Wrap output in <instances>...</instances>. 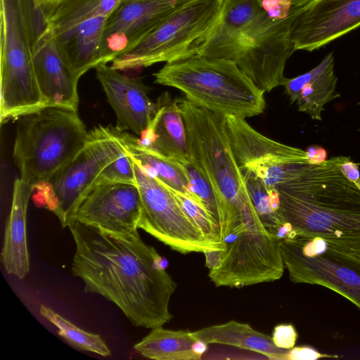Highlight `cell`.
<instances>
[{
    "mask_svg": "<svg viewBox=\"0 0 360 360\" xmlns=\"http://www.w3.org/2000/svg\"><path fill=\"white\" fill-rule=\"evenodd\" d=\"M96 78L114 110L115 128L130 131L140 137L149 127L158 104L148 96V87L141 78H131L121 74L107 64L95 68Z\"/></svg>",
    "mask_w": 360,
    "mask_h": 360,
    "instance_id": "cell-19",
    "label": "cell"
},
{
    "mask_svg": "<svg viewBox=\"0 0 360 360\" xmlns=\"http://www.w3.org/2000/svg\"><path fill=\"white\" fill-rule=\"evenodd\" d=\"M0 122L44 107L31 51L27 0H0Z\"/></svg>",
    "mask_w": 360,
    "mask_h": 360,
    "instance_id": "cell-7",
    "label": "cell"
},
{
    "mask_svg": "<svg viewBox=\"0 0 360 360\" xmlns=\"http://www.w3.org/2000/svg\"><path fill=\"white\" fill-rule=\"evenodd\" d=\"M207 343L198 339L193 332L172 330L159 326L150 332L134 349L142 356L155 360H199L207 349Z\"/></svg>",
    "mask_w": 360,
    "mask_h": 360,
    "instance_id": "cell-25",
    "label": "cell"
},
{
    "mask_svg": "<svg viewBox=\"0 0 360 360\" xmlns=\"http://www.w3.org/2000/svg\"><path fill=\"white\" fill-rule=\"evenodd\" d=\"M191 0H122L102 35L99 65L129 51Z\"/></svg>",
    "mask_w": 360,
    "mask_h": 360,
    "instance_id": "cell-16",
    "label": "cell"
},
{
    "mask_svg": "<svg viewBox=\"0 0 360 360\" xmlns=\"http://www.w3.org/2000/svg\"><path fill=\"white\" fill-rule=\"evenodd\" d=\"M242 174L253 207L264 229L281 239L285 238L288 231L280 214L278 191L268 188L252 172H243Z\"/></svg>",
    "mask_w": 360,
    "mask_h": 360,
    "instance_id": "cell-27",
    "label": "cell"
},
{
    "mask_svg": "<svg viewBox=\"0 0 360 360\" xmlns=\"http://www.w3.org/2000/svg\"><path fill=\"white\" fill-rule=\"evenodd\" d=\"M55 1H56V0H53L52 2Z\"/></svg>",
    "mask_w": 360,
    "mask_h": 360,
    "instance_id": "cell-39",
    "label": "cell"
},
{
    "mask_svg": "<svg viewBox=\"0 0 360 360\" xmlns=\"http://www.w3.org/2000/svg\"><path fill=\"white\" fill-rule=\"evenodd\" d=\"M153 76L155 83L176 88L192 103L224 117L245 119L265 108L264 92L230 60L195 56L167 63Z\"/></svg>",
    "mask_w": 360,
    "mask_h": 360,
    "instance_id": "cell-4",
    "label": "cell"
},
{
    "mask_svg": "<svg viewBox=\"0 0 360 360\" xmlns=\"http://www.w3.org/2000/svg\"><path fill=\"white\" fill-rule=\"evenodd\" d=\"M176 100L185 124L190 162L210 183L217 198L220 238L245 225L262 226L233 155L224 116L186 97Z\"/></svg>",
    "mask_w": 360,
    "mask_h": 360,
    "instance_id": "cell-3",
    "label": "cell"
},
{
    "mask_svg": "<svg viewBox=\"0 0 360 360\" xmlns=\"http://www.w3.org/2000/svg\"><path fill=\"white\" fill-rule=\"evenodd\" d=\"M307 151L309 164H318L326 160V151L318 146L309 147Z\"/></svg>",
    "mask_w": 360,
    "mask_h": 360,
    "instance_id": "cell-35",
    "label": "cell"
},
{
    "mask_svg": "<svg viewBox=\"0 0 360 360\" xmlns=\"http://www.w3.org/2000/svg\"><path fill=\"white\" fill-rule=\"evenodd\" d=\"M321 358H338V356L320 353L309 346L293 347L288 349L287 354V360H315Z\"/></svg>",
    "mask_w": 360,
    "mask_h": 360,
    "instance_id": "cell-33",
    "label": "cell"
},
{
    "mask_svg": "<svg viewBox=\"0 0 360 360\" xmlns=\"http://www.w3.org/2000/svg\"><path fill=\"white\" fill-rule=\"evenodd\" d=\"M298 8L284 16L263 8L241 39L233 62L264 93L288 80L284 69L295 51L291 28Z\"/></svg>",
    "mask_w": 360,
    "mask_h": 360,
    "instance_id": "cell-12",
    "label": "cell"
},
{
    "mask_svg": "<svg viewBox=\"0 0 360 360\" xmlns=\"http://www.w3.org/2000/svg\"><path fill=\"white\" fill-rule=\"evenodd\" d=\"M338 78L334 72L333 52L328 53L315 68L283 85L291 103H296L298 110L311 119L321 120L325 104L340 96L336 91Z\"/></svg>",
    "mask_w": 360,
    "mask_h": 360,
    "instance_id": "cell-22",
    "label": "cell"
},
{
    "mask_svg": "<svg viewBox=\"0 0 360 360\" xmlns=\"http://www.w3.org/2000/svg\"><path fill=\"white\" fill-rule=\"evenodd\" d=\"M103 183L136 185L133 160L123 148L119 156L102 170L95 182Z\"/></svg>",
    "mask_w": 360,
    "mask_h": 360,
    "instance_id": "cell-31",
    "label": "cell"
},
{
    "mask_svg": "<svg viewBox=\"0 0 360 360\" xmlns=\"http://www.w3.org/2000/svg\"><path fill=\"white\" fill-rule=\"evenodd\" d=\"M53 0H37V2L40 5H44L52 2Z\"/></svg>",
    "mask_w": 360,
    "mask_h": 360,
    "instance_id": "cell-37",
    "label": "cell"
},
{
    "mask_svg": "<svg viewBox=\"0 0 360 360\" xmlns=\"http://www.w3.org/2000/svg\"><path fill=\"white\" fill-rule=\"evenodd\" d=\"M227 134L241 171L254 174L269 189L277 190L293 176L297 167L309 164L306 150L270 139L245 119L224 116Z\"/></svg>",
    "mask_w": 360,
    "mask_h": 360,
    "instance_id": "cell-14",
    "label": "cell"
},
{
    "mask_svg": "<svg viewBox=\"0 0 360 360\" xmlns=\"http://www.w3.org/2000/svg\"><path fill=\"white\" fill-rule=\"evenodd\" d=\"M193 333L207 344L233 346L261 354L269 359L287 360L288 349L277 347L271 336L248 323L231 321L202 328Z\"/></svg>",
    "mask_w": 360,
    "mask_h": 360,
    "instance_id": "cell-26",
    "label": "cell"
},
{
    "mask_svg": "<svg viewBox=\"0 0 360 360\" xmlns=\"http://www.w3.org/2000/svg\"><path fill=\"white\" fill-rule=\"evenodd\" d=\"M16 120L13 157L20 178L32 187L70 161L89 136L77 110L72 108L46 106Z\"/></svg>",
    "mask_w": 360,
    "mask_h": 360,
    "instance_id": "cell-5",
    "label": "cell"
},
{
    "mask_svg": "<svg viewBox=\"0 0 360 360\" xmlns=\"http://www.w3.org/2000/svg\"><path fill=\"white\" fill-rule=\"evenodd\" d=\"M33 187L21 178L15 179L11 212L6 224L1 260L7 274L22 279L30 271L26 217Z\"/></svg>",
    "mask_w": 360,
    "mask_h": 360,
    "instance_id": "cell-21",
    "label": "cell"
},
{
    "mask_svg": "<svg viewBox=\"0 0 360 360\" xmlns=\"http://www.w3.org/2000/svg\"><path fill=\"white\" fill-rule=\"evenodd\" d=\"M190 183L191 189L196 200L209 213L219 226V210L213 188L207 179L191 162L183 165Z\"/></svg>",
    "mask_w": 360,
    "mask_h": 360,
    "instance_id": "cell-30",
    "label": "cell"
},
{
    "mask_svg": "<svg viewBox=\"0 0 360 360\" xmlns=\"http://www.w3.org/2000/svg\"><path fill=\"white\" fill-rule=\"evenodd\" d=\"M259 1H261V0H259ZM311 1V0H290V1L292 2V5L295 7H299V8L303 6L304 5L307 4V3H309Z\"/></svg>",
    "mask_w": 360,
    "mask_h": 360,
    "instance_id": "cell-36",
    "label": "cell"
},
{
    "mask_svg": "<svg viewBox=\"0 0 360 360\" xmlns=\"http://www.w3.org/2000/svg\"><path fill=\"white\" fill-rule=\"evenodd\" d=\"M122 150L105 127L93 128L84 146L70 161L48 180L33 187L35 204L52 212L63 228L68 227L79 202L100 173Z\"/></svg>",
    "mask_w": 360,
    "mask_h": 360,
    "instance_id": "cell-9",
    "label": "cell"
},
{
    "mask_svg": "<svg viewBox=\"0 0 360 360\" xmlns=\"http://www.w3.org/2000/svg\"><path fill=\"white\" fill-rule=\"evenodd\" d=\"M262 9L259 0H224L220 21L200 56L233 61L243 36Z\"/></svg>",
    "mask_w": 360,
    "mask_h": 360,
    "instance_id": "cell-23",
    "label": "cell"
},
{
    "mask_svg": "<svg viewBox=\"0 0 360 360\" xmlns=\"http://www.w3.org/2000/svg\"><path fill=\"white\" fill-rule=\"evenodd\" d=\"M39 313L57 328L60 336L75 347L102 356H111L109 347L99 335L81 329L45 305L40 307Z\"/></svg>",
    "mask_w": 360,
    "mask_h": 360,
    "instance_id": "cell-28",
    "label": "cell"
},
{
    "mask_svg": "<svg viewBox=\"0 0 360 360\" xmlns=\"http://www.w3.org/2000/svg\"><path fill=\"white\" fill-rule=\"evenodd\" d=\"M68 228L75 243L72 272L84 292L115 304L134 326L152 329L170 321L177 285L138 230L116 234L76 221Z\"/></svg>",
    "mask_w": 360,
    "mask_h": 360,
    "instance_id": "cell-1",
    "label": "cell"
},
{
    "mask_svg": "<svg viewBox=\"0 0 360 360\" xmlns=\"http://www.w3.org/2000/svg\"><path fill=\"white\" fill-rule=\"evenodd\" d=\"M133 162L141 200L138 229L181 254L224 249V244L214 243L204 236L165 184Z\"/></svg>",
    "mask_w": 360,
    "mask_h": 360,
    "instance_id": "cell-13",
    "label": "cell"
},
{
    "mask_svg": "<svg viewBox=\"0 0 360 360\" xmlns=\"http://www.w3.org/2000/svg\"><path fill=\"white\" fill-rule=\"evenodd\" d=\"M281 252L292 283L321 285L360 309V258L335 250L322 239L297 236L281 238Z\"/></svg>",
    "mask_w": 360,
    "mask_h": 360,
    "instance_id": "cell-11",
    "label": "cell"
},
{
    "mask_svg": "<svg viewBox=\"0 0 360 360\" xmlns=\"http://www.w3.org/2000/svg\"><path fill=\"white\" fill-rule=\"evenodd\" d=\"M349 158L300 165L276 190L286 237L318 238L335 250L360 258V188L340 168Z\"/></svg>",
    "mask_w": 360,
    "mask_h": 360,
    "instance_id": "cell-2",
    "label": "cell"
},
{
    "mask_svg": "<svg viewBox=\"0 0 360 360\" xmlns=\"http://www.w3.org/2000/svg\"><path fill=\"white\" fill-rule=\"evenodd\" d=\"M105 128L136 163L169 188L184 193L198 202L191 191L182 164L145 147L140 143L139 137L129 131H120L115 127L108 126Z\"/></svg>",
    "mask_w": 360,
    "mask_h": 360,
    "instance_id": "cell-24",
    "label": "cell"
},
{
    "mask_svg": "<svg viewBox=\"0 0 360 360\" xmlns=\"http://www.w3.org/2000/svg\"><path fill=\"white\" fill-rule=\"evenodd\" d=\"M354 184L360 188V179L357 182H356Z\"/></svg>",
    "mask_w": 360,
    "mask_h": 360,
    "instance_id": "cell-38",
    "label": "cell"
},
{
    "mask_svg": "<svg viewBox=\"0 0 360 360\" xmlns=\"http://www.w3.org/2000/svg\"><path fill=\"white\" fill-rule=\"evenodd\" d=\"M340 170L345 176L349 181L356 183L360 179L358 165L350 160V158L340 165Z\"/></svg>",
    "mask_w": 360,
    "mask_h": 360,
    "instance_id": "cell-34",
    "label": "cell"
},
{
    "mask_svg": "<svg viewBox=\"0 0 360 360\" xmlns=\"http://www.w3.org/2000/svg\"><path fill=\"white\" fill-rule=\"evenodd\" d=\"M224 0H191L129 51L117 56L112 67L120 70L146 68L200 55L219 24Z\"/></svg>",
    "mask_w": 360,
    "mask_h": 360,
    "instance_id": "cell-6",
    "label": "cell"
},
{
    "mask_svg": "<svg viewBox=\"0 0 360 360\" xmlns=\"http://www.w3.org/2000/svg\"><path fill=\"white\" fill-rule=\"evenodd\" d=\"M224 248L204 252L208 276L217 287L242 288L280 279L285 266L281 238L244 226L221 238Z\"/></svg>",
    "mask_w": 360,
    "mask_h": 360,
    "instance_id": "cell-8",
    "label": "cell"
},
{
    "mask_svg": "<svg viewBox=\"0 0 360 360\" xmlns=\"http://www.w3.org/2000/svg\"><path fill=\"white\" fill-rule=\"evenodd\" d=\"M360 27V0H311L292 21L295 50L313 51Z\"/></svg>",
    "mask_w": 360,
    "mask_h": 360,
    "instance_id": "cell-17",
    "label": "cell"
},
{
    "mask_svg": "<svg viewBox=\"0 0 360 360\" xmlns=\"http://www.w3.org/2000/svg\"><path fill=\"white\" fill-rule=\"evenodd\" d=\"M34 70L44 106L77 110L79 79L73 75L55 40L44 7L27 0Z\"/></svg>",
    "mask_w": 360,
    "mask_h": 360,
    "instance_id": "cell-15",
    "label": "cell"
},
{
    "mask_svg": "<svg viewBox=\"0 0 360 360\" xmlns=\"http://www.w3.org/2000/svg\"><path fill=\"white\" fill-rule=\"evenodd\" d=\"M169 189L174 194L183 211L204 236L214 243L223 245L220 240L219 226L213 221L204 207L191 197L175 190Z\"/></svg>",
    "mask_w": 360,
    "mask_h": 360,
    "instance_id": "cell-29",
    "label": "cell"
},
{
    "mask_svg": "<svg viewBox=\"0 0 360 360\" xmlns=\"http://www.w3.org/2000/svg\"><path fill=\"white\" fill-rule=\"evenodd\" d=\"M122 0H56L41 5L55 40L78 79L99 65L103 30Z\"/></svg>",
    "mask_w": 360,
    "mask_h": 360,
    "instance_id": "cell-10",
    "label": "cell"
},
{
    "mask_svg": "<svg viewBox=\"0 0 360 360\" xmlns=\"http://www.w3.org/2000/svg\"><path fill=\"white\" fill-rule=\"evenodd\" d=\"M157 102V112L149 127L139 137L140 143L182 165L188 163L186 131L176 100H172L165 93Z\"/></svg>",
    "mask_w": 360,
    "mask_h": 360,
    "instance_id": "cell-20",
    "label": "cell"
},
{
    "mask_svg": "<svg viewBox=\"0 0 360 360\" xmlns=\"http://www.w3.org/2000/svg\"><path fill=\"white\" fill-rule=\"evenodd\" d=\"M141 211L137 185L95 184L79 202L71 222L76 221L108 233L124 234L138 230Z\"/></svg>",
    "mask_w": 360,
    "mask_h": 360,
    "instance_id": "cell-18",
    "label": "cell"
},
{
    "mask_svg": "<svg viewBox=\"0 0 360 360\" xmlns=\"http://www.w3.org/2000/svg\"><path fill=\"white\" fill-rule=\"evenodd\" d=\"M297 336V333L292 325L283 323L275 326L271 338L277 347L290 349L295 347Z\"/></svg>",
    "mask_w": 360,
    "mask_h": 360,
    "instance_id": "cell-32",
    "label": "cell"
}]
</instances>
